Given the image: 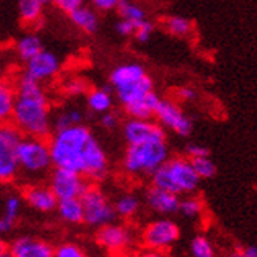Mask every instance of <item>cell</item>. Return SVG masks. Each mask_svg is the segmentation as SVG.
I'll return each mask as SVG.
<instances>
[{
	"mask_svg": "<svg viewBox=\"0 0 257 257\" xmlns=\"http://www.w3.org/2000/svg\"><path fill=\"white\" fill-rule=\"evenodd\" d=\"M49 148L55 168L74 171L89 181H102L108 174L107 152L85 124L55 131Z\"/></svg>",
	"mask_w": 257,
	"mask_h": 257,
	"instance_id": "1",
	"label": "cell"
},
{
	"mask_svg": "<svg viewBox=\"0 0 257 257\" xmlns=\"http://www.w3.org/2000/svg\"><path fill=\"white\" fill-rule=\"evenodd\" d=\"M11 124L22 137L47 138L52 132V107L49 96L43 83L27 74L21 75L16 82V100Z\"/></svg>",
	"mask_w": 257,
	"mask_h": 257,
	"instance_id": "2",
	"label": "cell"
},
{
	"mask_svg": "<svg viewBox=\"0 0 257 257\" xmlns=\"http://www.w3.org/2000/svg\"><path fill=\"white\" fill-rule=\"evenodd\" d=\"M110 88L125 107L154 91V80L143 64L122 63L110 72Z\"/></svg>",
	"mask_w": 257,
	"mask_h": 257,
	"instance_id": "3",
	"label": "cell"
},
{
	"mask_svg": "<svg viewBox=\"0 0 257 257\" xmlns=\"http://www.w3.org/2000/svg\"><path fill=\"white\" fill-rule=\"evenodd\" d=\"M152 185L171 191L174 195H191L199 187L201 179L187 157H173L166 160L151 176Z\"/></svg>",
	"mask_w": 257,
	"mask_h": 257,
	"instance_id": "4",
	"label": "cell"
},
{
	"mask_svg": "<svg viewBox=\"0 0 257 257\" xmlns=\"http://www.w3.org/2000/svg\"><path fill=\"white\" fill-rule=\"evenodd\" d=\"M168 159L170 149L166 141L127 145L122 157V170L134 177L152 176Z\"/></svg>",
	"mask_w": 257,
	"mask_h": 257,
	"instance_id": "5",
	"label": "cell"
},
{
	"mask_svg": "<svg viewBox=\"0 0 257 257\" xmlns=\"http://www.w3.org/2000/svg\"><path fill=\"white\" fill-rule=\"evenodd\" d=\"M19 170L30 176H41L52 166L49 141L46 138L22 137L16 148Z\"/></svg>",
	"mask_w": 257,
	"mask_h": 257,
	"instance_id": "6",
	"label": "cell"
},
{
	"mask_svg": "<svg viewBox=\"0 0 257 257\" xmlns=\"http://www.w3.org/2000/svg\"><path fill=\"white\" fill-rule=\"evenodd\" d=\"M80 199L83 204V223L97 229L113 223L116 212H114L113 204L108 201L107 195L99 187L89 185Z\"/></svg>",
	"mask_w": 257,
	"mask_h": 257,
	"instance_id": "7",
	"label": "cell"
},
{
	"mask_svg": "<svg viewBox=\"0 0 257 257\" xmlns=\"http://www.w3.org/2000/svg\"><path fill=\"white\" fill-rule=\"evenodd\" d=\"M22 134L11 122L0 125V184L11 182L19 173L16 148Z\"/></svg>",
	"mask_w": 257,
	"mask_h": 257,
	"instance_id": "8",
	"label": "cell"
},
{
	"mask_svg": "<svg viewBox=\"0 0 257 257\" xmlns=\"http://www.w3.org/2000/svg\"><path fill=\"white\" fill-rule=\"evenodd\" d=\"M179 237H181V229L170 218H159L156 221H151L141 234L143 245L148 249L159 251L170 249Z\"/></svg>",
	"mask_w": 257,
	"mask_h": 257,
	"instance_id": "9",
	"label": "cell"
},
{
	"mask_svg": "<svg viewBox=\"0 0 257 257\" xmlns=\"http://www.w3.org/2000/svg\"><path fill=\"white\" fill-rule=\"evenodd\" d=\"M154 118L157 119V122L165 131L168 128V131L174 132L179 137H188L193 131L191 119L176 102L170 99H160L157 110L154 113Z\"/></svg>",
	"mask_w": 257,
	"mask_h": 257,
	"instance_id": "10",
	"label": "cell"
},
{
	"mask_svg": "<svg viewBox=\"0 0 257 257\" xmlns=\"http://www.w3.org/2000/svg\"><path fill=\"white\" fill-rule=\"evenodd\" d=\"M97 245L108 251L111 255H121L134 243V232L124 224L108 223L97 229L96 232Z\"/></svg>",
	"mask_w": 257,
	"mask_h": 257,
	"instance_id": "11",
	"label": "cell"
},
{
	"mask_svg": "<svg viewBox=\"0 0 257 257\" xmlns=\"http://www.w3.org/2000/svg\"><path fill=\"white\" fill-rule=\"evenodd\" d=\"M49 187L58 199H68V198H80L85 193V190L89 187V184L86 182V179L83 176L74 171L55 168L52 174H50Z\"/></svg>",
	"mask_w": 257,
	"mask_h": 257,
	"instance_id": "12",
	"label": "cell"
},
{
	"mask_svg": "<svg viewBox=\"0 0 257 257\" xmlns=\"http://www.w3.org/2000/svg\"><path fill=\"white\" fill-rule=\"evenodd\" d=\"M122 135L127 145L148 143V141H166V131L152 119L128 118L122 125Z\"/></svg>",
	"mask_w": 257,
	"mask_h": 257,
	"instance_id": "13",
	"label": "cell"
},
{
	"mask_svg": "<svg viewBox=\"0 0 257 257\" xmlns=\"http://www.w3.org/2000/svg\"><path fill=\"white\" fill-rule=\"evenodd\" d=\"M61 61L54 54L52 50L43 49L41 52H38L35 57H32L29 61H25V72L32 79L38 82H47L60 72Z\"/></svg>",
	"mask_w": 257,
	"mask_h": 257,
	"instance_id": "14",
	"label": "cell"
},
{
	"mask_svg": "<svg viewBox=\"0 0 257 257\" xmlns=\"http://www.w3.org/2000/svg\"><path fill=\"white\" fill-rule=\"evenodd\" d=\"M10 251L15 257H54L50 243L36 237H19L11 243Z\"/></svg>",
	"mask_w": 257,
	"mask_h": 257,
	"instance_id": "15",
	"label": "cell"
},
{
	"mask_svg": "<svg viewBox=\"0 0 257 257\" xmlns=\"http://www.w3.org/2000/svg\"><path fill=\"white\" fill-rule=\"evenodd\" d=\"M146 204L151 210L160 215H173L179 212V204L181 198L179 195H174L171 191H166L157 187H151L146 191Z\"/></svg>",
	"mask_w": 257,
	"mask_h": 257,
	"instance_id": "16",
	"label": "cell"
},
{
	"mask_svg": "<svg viewBox=\"0 0 257 257\" xmlns=\"http://www.w3.org/2000/svg\"><path fill=\"white\" fill-rule=\"evenodd\" d=\"M25 201L30 205L32 209L41 213H49L52 210H57L58 198L54 195V191L50 190V187L44 185H30L25 188Z\"/></svg>",
	"mask_w": 257,
	"mask_h": 257,
	"instance_id": "17",
	"label": "cell"
},
{
	"mask_svg": "<svg viewBox=\"0 0 257 257\" xmlns=\"http://www.w3.org/2000/svg\"><path fill=\"white\" fill-rule=\"evenodd\" d=\"M160 96L156 91H151L146 94L143 99H140L137 102H132L124 108V111L128 114V118H135V119H152L154 113L157 110V105L160 102Z\"/></svg>",
	"mask_w": 257,
	"mask_h": 257,
	"instance_id": "18",
	"label": "cell"
},
{
	"mask_svg": "<svg viewBox=\"0 0 257 257\" xmlns=\"http://www.w3.org/2000/svg\"><path fill=\"white\" fill-rule=\"evenodd\" d=\"M86 105L89 111L96 114H104L111 111L113 107V91L110 86L104 88H94L86 93Z\"/></svg>",
	"mask_w": 257,
	"mask_h": 257,
	"instance_id": "19",
	"label": "cell"
},
{
	"mask_svg": "<svg viewBox=\"0 0 257 257\" xmlns=\"http://www.w3.org/2000/svg\"><path fill=\"white\" fill-rule=\"evenodd\" d=\"M68 16L74 24V27H77L86 35H94L99 30V16L96 15V11L93 8H88L83 5L72 11Z\"/></svg>",
	"mask_w": 257,
	"mask_h": 257,
	"instance_id": "20",
	"label": "cell"
},
{
	"mask_svg": "<svg viewBox=\"0 0 257 257\" xmlns=\"http://www.w3.org/2000/svg\"><path fill=\"white\" fill-rule=\"evenodd\" d=\"M57 212L60 218L68 224H80L83 223V204L80 198H68L58 199Z\"/></svg>",
	"mask_w": 257,
	"mask_h": 257,
	"instance_id": "21",
	"label": "cell"
},
{
	"mask_svg": "<svg viewBox=\"0 0 257 257\" xmlns=\"http://www.w3.org/2000/svg\"><path fill=\"white\" fill-rule=\"evenodd\" d=\"M16 100V85L10 80H0V125L11 122Z\"/></svg>",
	"mask_w": 257,
	"mask_h": 257,
	"instance_id": "22",
	"label": "cell"
},
{
	"mask_svg": "<svg viewBox=\"0 0 257 257\" xmlns=\"http://www.w3.org/2000/svg\"><path fill=\"white\" fill-rule=\"evenodd\" d=\"M44 4L43 0H18V11L19 19L24 25H38L43 19L44 13Z\"/></svg>",
	"mask_w": 257,
	"mask_h": 257,
	"instance_id": "23",
	"label": "cell"
},
{
	"mask_svg": "<svg viewBox=\"0 0 257 257\" xmlns=\"http://www.w3.org/2000/svg\"><path fill=\"white\" fill-rule=\"evenodd\" d=\"M43 47V41L41 38L35 35V33H25L24 36H21L18 43H16V52L18 57L25 63L29 61L32 57H35L38 52H41Z\"/></svg>",
	"mask_w": 257,
	"mask_h": 257,
	"instance_id": "24",
	"label": "cell"
},
{
	"mask_svg": "<svg viewBox=\"0 0 257 257\" xmlns=\"http://www.w3.org/2000/svg\"><path fill=\"white\" fill-rule=\"evenodd\" d=\"M79 124H83V113L80 108H75V107H68V108L60 110L55 114V118L52 119V125L55 131L72 127V125H79Z\"/></svg>",
	"mask_w": 257,
	"mask_h": 257,
	"instance_id": "25",
	"label": "cell"
},
{
	"mask_svg": "<svg viewBox=\"0 0 257 257\" xmlns=\"http://www.w3.org/2000/svg\"><path fill=\"white\" fill-rule=\"evenodd\" d=\"M114 212H116V216H121L124 220H128V218H134L138 210H140V199L132 195V193H125V195H121L116 202L113 204Z\"/></svg>",
	"mask_w": 257,
	"mask_h": 257,
	"instance_id": "26",
	"label": "cell"
},
{
	"mask_svg": "<svg viewBox=\"0 0 257 257\" xmlns=\"http://www.w3.org/2000/svg\"><path fill=\"white\" fill-rule=\"evenodd\" d=\"M116 10H118V15L121 19L131 21L135 25L146 21V11L140 5H137L134 2H128V0H121V4L118 5Z\"/></svg>",
	"mask_w": 257,
	"mask_h": 257,
	"instance_id": "27",
	"label": "cell"
},
{
	"mask_svg": "<svg viewBox=\"0 0 257 257\" xmlns=\"http://www.w3.org/2000/svg\"><path fill=\"white\" fill-rule=\"evenodd\" d=\"M163 25H165L166 32L173 36H177V38H184V36L190 35V32L193 29L191 21H188L187 18H182V16H168L163 21Z\"/></svg>",
	"mask_w": 257,
	"mask_h": 257,
	"instance_id": "28",
	"label": "cell"
},
{
	"mask_svg": "<svg viewBox=\"0 0 257 257\" xmlns=\"http://www.w3.org/2000/svg\"><path fill=\"white\" fill-rule=\"evenodd\" d=\"M190 252L191 257H215V248L212 241L204 235H196L191 240Z\"/></svg>",
	"mask_w": 257,
	"mask_h": 257,
	"instance_id": "29",
	"label": "cell"
},
{
	"mask_svg": "<svg viewBox=\"0 0 257 257\" xmlns=\"http://www.w3.org/2000/svg\"><path fill=\"white\" fill-rule=\"evenodd\" d=\"M193 168H195L196 174L199 176V179H212L216 174V165L215 162L210 159V156L207 157H196V159H190Z\"/></svg>",
	"mask_w": 257,
	"mask_h": 257,
	"instance_id": "30",
	"label": "cell"
},
{
	"mask_svg": "<svg viewBox=\"0 0 257 257\" xmlns=\"http://www.w3.org/2000/svg\"><path fill=\"white\" fill-rule=\"evenodd\" d=\"M202 210H204V202L196 196L184 198L181 199V204H179V212L187 218H196L202 213Z\"/></svg>",
	"mask_w": 257,
	"mask_h": 257,
	"instance_id": "31",
	"label": "cell"
},
{
	"mask_svg": "<svg viewBox=\"0 0 257 257\" xmlns=\"http://www.w3.org/2000/svg\"><path fill=\"white\" fill-rule=\"evenodd\" d=\"M21 209H22L21 198L16 196V195H11L4 202V213L2 215L7 218L10 223L15 224L16 220H18V216H19V213H21Z\"/></svg>",
	"mask_w": 257,
	"mask_h": 257,
	"instance_id": "32",
	"label": "cell"
},
{
	"mask_svg": "<svg viewBox=\"0 0 257 257\" xmlns=\"http://www.w3.org/2000/svg\"><path fill=\"white\" fill-rule=\"evenodd\" d=\"M54 257H86V254L75 243H61L54 249Z\"/></svg>",
	"mask_w": 257,
	"mask_h": 257,
	"instance_id": "33",
	"label": "cell"
},
{
	"mask_svg": "<svg viewBox=\"0 0 257 257\" xmlns=\"http://www.w3.org/2000/svg\"><path fill=\"white\" fill-rule=\"evenodd\" d=\"M152 33H154V24L146 19L143 22H140L137 27H135L134 38H135L138 43H148L151 40Z\"/></svg>",
	"mask_w": 257,
	"mask_h": 257,
	"instance_id": "34",
	"label": "cell"
},
{
	"mask_svg": "<svg viewBox=\"0 0 257 257\" xmlns=\"http://www.w3.org/2000/svg\"><path fill=\"white\" fill-rule=\"evenodd\" d=\"M64 93L68 96H82L88 93V85L83 79H71L64 85Z\"/></svg>",
	"mask_w": 257,
	"mask_h": 257,
	"instance_id": "35",
	"label": "cell"
},
{
	"mask_svg": "<svg viewBox=\"0 0 257 257\" xmlns=\"http://www.w3.org/2000/svg\"><path fill=\"white\" fill-rule=\"evenodd\" d=\"M83 2H85V0H55L54 5L60 11H63L64 15H71V13L75 11L77 8L83 7Z\"/></svg>",
	"mask_w": 257,
	"mask_h": 257,
	"instance_id": "36",
	"label": "cell"
},
{
	"mask_svg": "<svg viewBox=\"0 0 257 257\" xmlns=\"http://www.w3.org/2000/svg\"><path fill=\"white\" fill-rule=\"evenodd\" d=\"M185 154H187V159H196V157H207V156H210V151H209V148H205L202 145L190 143L185 148Z\"/></svg>",
	"mask_w": 257,
	"mask_h": 257,
	"instance_id": "37",
	"label": "cell"
},
{
	"mask_svg": "<svg viewBox=\"0 0 257 257\" xmlns=\"http://www.w3.org/2000/svg\"><path fill=\"white\" fill-rule=\"evenodd\" d=\"M135 27H137V25H135L134 22L125 21V19H119V21L116 22V25H114V30H116V33H118L119 36L127 38V36H134Z\"/></svg>",
	"mask_w": 257,
	"mask_h": 257,
	"instance_id": "38",
	"label": "cell"
},
{
	"mask_svg": "<svg viewBox=\"0 0 257 257\" xmlns=\"http://www.w3.org/2000/svg\"><path fill=\"white\" fill-rule=\"evenodd\" d=\"M121 4V0H91V5L96 11H102V13H108L116 10L118 5Z\"/></svg>",
	"mask_w": 257,
	"mask_h": 257,
	"instance_id": "39",
	"label": "cell"
},
{
	"mask_svg": "<svg viewBox=\"0 0 257 257\" xmlns=\"http://www.w3.org/2000/svg\"><path fill=\"white\" fill-rule=\"evenodd\" d=\"M119 124V119L114 113L111 111H107L104 114H100V125L105 128V131H113V128H116Z\"/></svg>",
	"mask_w": 257,
	"mask_h": 257,
	"instance_id": "40",
	"label": "cell"
},
{
	"mask_svg": "<svg viewBox=\"0 0 257 257\" xmlns=\"http://www.w3.org/2000/svg\"><path fill=\"white\" fill-rule=\"evenodd\" d=\"M177 97L181 100H184V102H191V100H195L198 97V93H196V89H193L190 86H184V88L177 89Z\"/></svg>",
	"mask_w": 257,
	"mask_h": 257,
	"instance_id": "41",
	"label": "cell"
},
{
	"mask_svg": "<svg viewBox=\"0 0 257 257\" xmlns=\"http://www.w3.org/2000/svg\"><path fill=\"white\" fill-rule=\"evenodd\" d=\"M138 257H170L166 251H159V249H148L141 252Z\"/></svg>",
	"mask_w": 257,
	"mask_h": 257,
	"instance_id": "42",
	"label": "cell"
},
{
	"mask_svg": "<svg viewBox=\"0 0 257 257\" xmlns=\"http://www.w3.org/2000/svg\"><path fill=\"white\" fill-rule=\"evenodd\" d=\"M241 257H257V246L249 245V246H243L238 249Z\"/></svg>",
	"mask_w": 257,
	"mask_h": 257,
	"instance_id": "43",
	"label": "cell"
},
{
	"mask_svg": "<svg viewBox=\"0 0 257 257\" xmlns=\"http://www.w3.org/2000/svg\"><path fill=\"white\" fill-rule=\"evenodd\" d=\"M13 226H15V224L10 223V221L7 220V218H5L2 213H0V234H7V232H10V230L13 229Z\"/></svg>",
	"mask_w": 257,
	"mask_h": 257,
	"instance_id": "44",
	"label": "cell"
},
{
	"mask_svg": "<svg viewBox=\"0 0 257 257\" xmlns=\"http://www.w3.org/2000/svg\"><path fill=\"white\" fill-rule=\"evenodd\" d=\"M0 257H15V255L11 254V251H10V249H5V251L0 252Z\"/></svg>",
	"mask_w": 257,
	"mask_h": 257,
	"instance_id": "45",
	"label": "cell"
},
{
	"mask_svg": "<svg viewBox=\"0 0 257 257\" xmlns=\"http://www.w3.org/2000/svg\"><path fill=\"white\" fill-rule=\"evenodd\" d=\"M5 249H7V243H5V240L2 237H0V252L5 251Z\"/></svg>",
	"mask_w": 257,
	"mask_h": 257,
	"instance_id": "46",
	"label": "cell"
},
{
	"mask_svg": "<svg viewBox=\"0 0 257 257\" xmlns=\"http://www.w3.org/2000/svg\"><path fill=\"white\" fill-rule=\"evenodd\" d=\"M229 257H241V254H240V251L237 249V251H234V252H230Z\"/></svg>",
	"mask_w": 257,
	"mask_h": 257,
	"instance_id": "47",
	"label": "cell"
},
{
	"mask_svg": "<svg viewBox=\"0 0 257 257\" xmlns=\"http://www.w3.org/2000/svg\"><path fill=\"white\" fill-rule=\"evenodd\" d=\"M55 2V0H43V4L44 5H49V4H54Z\"/></svg>",
	"mask_w": 257,
	"mask_h": 257,
	"instance_id": "48",
	"label": "cell"
}]
</instances>
